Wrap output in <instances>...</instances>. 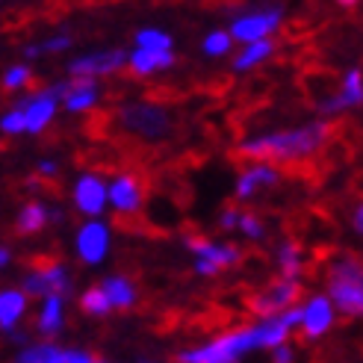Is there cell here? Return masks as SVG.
Wrapping results in <instances>:
<instances>
[{
    "label": "cell",
    "instance_id": "cell-7",
    "mask_svg": "<svg viewBox=\"0 0 363 363\" xmlns=\"http://www.w3.org/2000/svg\"><path fill=\"white\" fill-rule=\"evenodd\" d=\"M53 98H62L71 113H86L98 104V89L92 77H71L65 83H57L53 89H48Z\"/></svg>",
    "mask_w": 363,
    "mask_h": 363
},
{
    "label": "cell",
    "instance_id": "cell-23",
    "mask_svg": "<svg viewBox=\"0 0 363 363\" xmlns=\"http://www.w3.org/2000/svg\"><path fill=\"white\" fill-rule=\"evenodd\" d=\"M48 222V210L42 204H27L18 216V233L21 237H33V233H39Z\"/></svg>",
    "mask_w": 363,
    "mask_h": 363
},
{
    "label": "cell",
    "instance_id": "cell-10",
    "mask_svg": "<svg viewBox=\"0 0 363 363\" xmlns=\"http://www.w3.org/2000/svg\"><path fill=\"white\" fill-rule=\"evenodd\" d=\"M106 248H110V233L101 222H89L80 228L77 233V251L86 263H101L106 257Z\"/></svg>",
    "mask_w": 363,
    "mask_h": 363
},
{
    "label": "cell",
    "instance_id": "cell-19",
    "mask_svg": "<svg viewBox=\"0 0 363 363\" xmlns=\"http://www.w3.org/2000/svg\"><path fill=\"white\" fill-rule=\"evenodd\" d=\"M101 289L113 307H133L136 304V289L127 278H106L101 284Z\"/></svg>",
    "mask_w": 363,
    "mask_h": 363
},
{
    "label": "cell",
    "instance_id": "cell-9",
    "mask_svg": "<svg viewBox=\"0 0 363 363\" xmlns=\"http://www.w3.org/2000/svg\"><path fill=\"white\" fill-rule=\"evenodd\" d=\"M281 24V12L269 9V12H257V15H245L240 21H233V39L237 42H260L269 33H275Z\"/></svg>",
    "mask_w": 363,
    "mask_h": 363
},
{
    "label": "cell",
    "instance_id": "cell-6",
    "mask_svg": "<svg viewBox=\"0 0 363 363\" xmlns=\"http://www.w3.org/2000/svg\"><path fill=\"white\" fill-rule=\"evenodd\" d=\"M106 198H113L116 216H136L142 201H145V177L130 172V174H118L116 184L110 186Z\"/></svg>",
    "mask_w": 363,
    "mask_h": 363
},
{
    "label": "cell",
    "instance_id": "cell-34",
    "mask_svg": "<svg viewBox=\"0 0 363 363\" xmlns=\"http://www.w3.org/2000/svg\"><path fill=\"white\" fill-rule=\"evenodd\" d=\"M272 363H293V349H289V346H278L275 354H272Z\"/></svg>",
    "mask_w": 363,
    "mask_h": 363
},
{
    "label": "cell",
    "instance_id": "cell-20",
    "mask_svg": "<svg viewBox=\"0 0 363 363\" xmlns=\"http://www.w3.org/2000/svg\"><path fill=\"white\" fill-rule=\"evenodd\" d=\"M278 266H281V278L284 281H296L304 272V257H301V245L298 242H284L278 251Z\"/></svg>",
    "mask_w": 363,
    "mask_h": 363
},
{
    "label": "cell",
    "instance_id": "cell-15",
    "mask_svg": "<svg viewBox=\"0 0 363 363\" xmlns=\"http://www.w3.org/2000/svg\"><path fill=\"white\" fill-rule=\"evenodd\" d=\"M15 363H92V357H89L86 352L57 349V346H48V342H42V346L27 349Z\"/></svg>",
    "mask_w": 363,
    "mask_h": 363
},
{
    "label": "cell",
    "instance_id": "cell-5",
    "mask_svg": "<svg viewBox=\"0 0 363 363\" xmlns=\"http://www.w3.org/2000/svg\"><path fill=\"white\" fill-rule=\"evenodd\" d=\"M301 284L298 281H269L263 289H254V293L245 296V311L254 316H263V319H275L278 313L289 311L298 298H301Z\"/></svg>",
    "mask_w": 363,
    "mask_h": 363
},
{
    "label": "cell",
    "instance_id": "cell-13",
    "mask_svg": "<svg viewBox=\"0 0 363 363\" xmlns=\"http://www.w3.org/2000/svg\"><path fill=\"white\" fill-rule=\"evenodd\" d=\"M74 201L86 216H98L106 204V186L104 180L95 174H86L77 180V189H74Z\"/></svg>",
    "mask_w": 363,
    "mask_h": 363
},
{
    "label": "cell",
    "instance_id": "cell-32",
    "mask_svg": "<svg viewBox=\"0 0 363 363\" xmlns=\"http://www.w3.org/2000/svg\"><path fill=\"white\" fill-rule=\"evenodd\" d=\"M240 210H237V201H233V204H228L225 210H222V216H219V225L225 228V230H230V228H237L240 225Z\"/></svg>",
    "mask_w": 363,
    "mask_h": 363
},
{
    "label": "cell",
    "instance_id": "cell-18",
    "mask_svg": "<svg viewBox=\"0 0 363 363\" xmlns=\"http://www.w3.org/2000/svg\"><path fill=\"white\" fill-rule=\"evenodd\" d=\"M24 311H27L24 293H18V289H6V293H0V328L12 331L15 322L24 316Z\"/></svg>",
    "mask_w": 363,
    "mask_h": 363
},
{
    "label": "cell",
    "instance_id": "cell-16",
    "mask_svg": "<svg viewBox=\"0 0 363 363\" xmlns=\"http://www.w3.org/2000/svg\"><path fill=\"white\" fill-rule=\"evenodd\" d=\"M21 113H24V130L42 133L48 127V121L53 118V113H57V98L50 92H42V95H35Z\"/></svg>",
    "mask_w": 363,
    "mask_h": 363
},
{
    "label": "cell",
    "instance_id": "cell-28",
    "mask_svg": "<svg viewBox=\"0 0 363 363\" xmlns=\"http://www.w3.org/2000/svg\"><path fill=\"white\" fill-rule=\"evenodd\" d=\"M204 50L210 53V57H222V53L230 50V35H228V33H213V35H207Z\"/></svg>",
    "mask_w": 363,
    "mask_h": 363
},
{
    "label": "cell",
    "instance_id": "cell-2",
    "mask_svg": "<svg viewBox=\"0 0 363 363\" xmlns=\"http://www.w3.org/2000/svg\"><path fill=\"white\" fill-rule=\"evenodd\" d=\"M328 289L331 298L340 307V313L346 319L360 316L363 311V284H360V257L346 254L342 260L331 263L328 269Z\"/></svg>",
    "mask_w": 363,
    "mask_h": 363
},
{
    "label": "cell",
    "instance_id": "cell-27",
    "mask_svg": "<svg viewBox=\"0 0 363 363\" xmlns=\"http://www.w3.org/2000/svg\"><path fill=\"white\" fill-rule=\"evenodd\" d=\"M340 95H342V101H346V106H357V104H360L363 92H360V71H357V68H354V71H349V74L342 77Z\"/></svg>",
    "mask_w": 363,
    "mask_h": 363
},
{
    "label": "cell",
    "instance_id": "cell-1",
    "mask_svg": "<svg viewBox=\"0 0 363 363\" xmlns=\"http://www.w3.org/2000/svg\"><path fill=\"white\" fill-rule=\"evenodd\" d=\"M340 124L331 121H313L296 127V130H284V133H269L254 142H245L242 148L233 151L237 160H275V162H296V160H311L322 148L337 139Z\"/></svg>",
    "mask_w": 363,
    "mask_h": 363
},
{
    "label": "cell",
    "instance_id": "cell-14",
    "mask_svg": "<svg viewBox=\"0 0 363 363\" xmlns=\"http://www.w3.org/2000/svg\"><path fill=\"white\" fill-rule=\"evenodd\" d=\"M301 325H304V340L307 337H322L325 331L334 325V311H331V301L328 298H313L307 307H301Z\"/></svg>",
    "mask_w": 363,
    "mask_h": 363
},
{
    "label": "cell",
    "instance_id": "cell-22",
    "mask_svg": "<svg viewBox=\"0 0 363 363\" xmlns=\"http://www.w3.org/2000/svg\"><path fill=\"white\" fill-rule=\"evenodd\" d=\"M39 328L50 337L62 331V298L60 296H48L42 304V316H39Z\"/></svg>",
    "mask_w": 363,
    "mask_h": 363
},
{
    "label": "cell",
    "instance_id": "cell-17",
    "mask_svg": "<svg viewBox=\"0 0 363 363\" xmlns=\"http://www.w3.org/2000/svg\"><path fill=\"white\" fill-rule=\"evenodd\" d=\"M169 65H174V53H169V50H142L139 48L130 57V74L133 77H148L151 71L169 68Z\"/></svg>",
    "mask_w": 363,
    "mask_h": 363
},
{
    "label": "cell",
    "instance_id": "cell-24",
    "mask_svg": "<svg viewBox=\"0 0 363 363\" xmlns=\"http://www.w3.org/2000/svg\"><path fill=\"white\" fill-rule=\"evenodd\" d=\"M275 50V45H272L269 39H260V42H251L248 48H245V53L242 57H237V62H233V71H248V68H254L257 62H263L269 53Z\"/></svg>",
    "mask_w": 363,
    "mask_h": 363
},
{
    "label": "cell",
    "instance_id": "cell-4",
    "mask_svg": "<svg viewBox=\"0 0 363 363\" xmlns=\"http://www.w3.org/2000/svg\"><path fill=\"white\" fill-rule=\"evenodd\" d=\"M118 127L142 139H169L174 133V118L157 104H127L118 113Z\"/></svg>",
    "mask_w": 363,
    "mask_h": 363
},
{
    "label": "cell",
    "instance_id": "cell-35",
    "mask_svg": "<svg viewBox=\"0 0 363 363\" xmlns=\"http://www.w3.org/2000/svg\"><path fill=\"white\" fill-rule=\"evenodd\" d=\"M195 272H198V275H213L216 266H213V263H207V260H198V263H195Z\"/></svg>",
    "mask_w": 363,
    "mask_h": 363
},
{
    "label": "cell",
    "instance_id": "cell-37",
    "mask_svg": "<svg viewBox=\"0 0 363 363\" xmlns=\"http://www.w3.org/2000/svg\"><path fill=\"white\" fill-rule=\"evenodd\" d=\"M337 4H340V6H354L357 0H337Z\"/></svg>",
    "mask_w": 363,
    "mask_h": 363
},
{
    "label": "cell",
    "instance_id": "cell-30",
    "mask_svg": "<svg viewBox=\"0 0 363 363\" xmlns=\"http://www.w3.org/2000/svg\"><path fill=\"white\" fill-rule=\"evenodd\" d=\"M240 228L248 233L251 240H254V237H263V222H260V216H257V213H245V216H240Z\"/></svg>",
    "mask_w": 363,
    "mask_h": 363
},
{
    "label": "cell",
    "instance_id": "cell-12",
    "mask_svg": "<svg viewBox=\"0 0 363 363\" xmlns=\"http://www.w3.org/2000/svg\"><path fill=\"white\" fill-rule=\"evenodd\" d=\"M186 245H189L192 251L201 254V260L213 263L216 269L237 266L240 257H242V254L233 248V245H216V242H210V240H204V237H198V233H186Z\"/></svg>",
    "mask_w": 363,
    "mask_h": 363
},
{
    "label": "cell",
    "instance_id": "cell-29",
    "mask_svg": "<svg viewBox=\"0 0 363 363\" xmlns=\"http://www.w3.org/2000/svg\"><path fill=\"white\" fill-rule=\"evenodd\" d=\"M27 83H30V71H27L24 65L9 68L6 77H4V89H6V92H12V89H21V86H27Z\"/></svg>",
    "mask_w": 363,
    "mask_h": 363
},
{
    "label": "cell",
    "instance_id": "cell-21",
    "mask_svg": "<svg viewBox=\"0 0 363 363\" xmlns=\"http://www.w3.org/2000/svg\"><path fill=\"white\" fill-rule=\"evenodd\" d=\"M257 340H260V349H278V346H284L286 342V337H289V328L284 325V319L278 316V319H266L263 325H257Z\"/></svg>",
    "mask_w": 363,
    "mask_h": 363
},
{
    "label": "cell",
    "instance_id": "cell-11",
    "mask_svg": "<svg viewBox=\"0 0 363 363\" xmlns=\"http://www.w3.org/2000/svg\"><path fill=\"white\" fill-rule=\"evenodd\" d=\"M278 180H281V174H278L275 166H266V162H260V166H251L237 180V198H240V201H245V198H254V195L263 192V189L278 186Z\"/></svg>",
    "mask_w": 363,
    "mask_h": 363
},
{
    "label": "cell",
    "instance_id": "cell-26",
    "mask_svg": "<svg viewBox=\"0 0 363 363\" xmlns=\"http://www.w3.org/2000/svg\"><path fill=\"white\" fill-rule=\"evenodd\" d=\"M136 42H139L142 50H169L172 48V35L160 33V30H139Z\"/></svg>",
    "mask_w": 363,
    "mask_h": 363
},
{
    "label": "cell",
    "instance_id": "cell-36",
    "mask_svg": "<svg viewBox=\"0 0 363 363\" xmlns=\"http://www.w3.org/2000/svg\"><path fill=\"white\" fill-rule=\"evenodd\" d=\"M6 260H9V251H6V248H0V266H4Z\"/></svg>",
    "mask_w": 363,
    "mask_h": 363
},
{
    "label": "cell",
    "instance_id": "cell-33",
    "mask_svg": "<svg viewBox=\"0 0 363 363\" xmlns=\"http://www.w3.org/2000/svg\"><path fill=\"white\" fill-rule=\"evenodd\" d=\"M71 45V39L68 35H57V39H50V42H45V45H39L42 50H48V53H57V50H65Z\"/></svg>",
    "mask_w": 363,
    "mask_h": 363
},
{
    "label": "cell",
    "instance_id": "cell-25",
    "mask_svg": "<svg viewBox=\"0 0 363 363\" xmlns=\"http://www.w3.org/2000/svg\"><path fill=\"white\" fill-rule=\"evenodd\" d=\"M80 307H83V313H92V316H104V313H110V301H106L104 296V289L101 286H92V289H86V296L80 298Z\"/></svg>",
    "mask_w": 363,
    "mask_h": 363
},
{
    "label": "cell",
    "instance_id": "cell-31",
    "mask_svg": "<svg viewBox=\"0 0 363 363\" xmlns=\"http://www.w3.org/2000/svg\"><path fill=\"white\" fill-rule=\"evenodd\" d=\"M0 127H4L6 133H24V113H9L0 118Z\"/></svg>",
    "mask_w": 363,
    "mask_h": 363
},
{
    "label": "cell",
    "instance_id": "cell-3",
    "mask_svg": "<svg viewBox=\"0 0 363 363\" xmlns=\"http://www.w3.org/2000/svg\"><path fill=\"white\" fill-rule=\"evenodd\" d=\"M251 349H260V340L254 328H237L230 334H222L219 340H213L204 349H192L177 354L180 363H237V357H242Z\"/></svg>",
    "mask_w": 363,
    "mask_h": 363
},
{
    "label": "cell",
    "instance_id": "cell-8",
    "mask_svg": "<svg viewBox=\"0 0 363 363\" xmlns=\"http://www.w3.org/2000/svg\"><path fill=\"white\" fill-rule=\"evenodd\" d=\"M127 62L124 50H101V53H89L71 62V74L74 77H104V74H116L121 71V65Z\"/></svg>",
    "mask_w": 363,
    "mask_h": 363
}]
</instances>
